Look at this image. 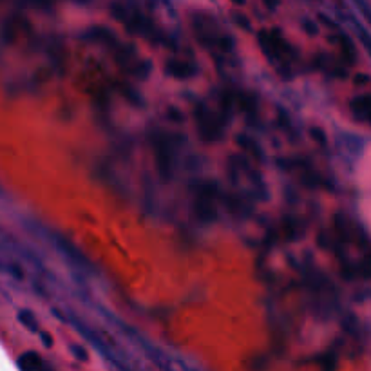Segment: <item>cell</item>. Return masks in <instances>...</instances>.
<instances>
[{
    "label": "cell",
    "instance_id": "cell-1",
    "mask_svg": "<svg viewBox=\"0 0 371 371\" xmlns=\"http://www.w3.org/2000/svg\"><path fill=\"white\" fill-rule=\"evenodd\" d=\"M18 366L22 368V371H40L42 362L35 353H25L18 361Z\"/></svg>",
    "mask_w": 371,
    "mask_h": 371
}]
</instances>
